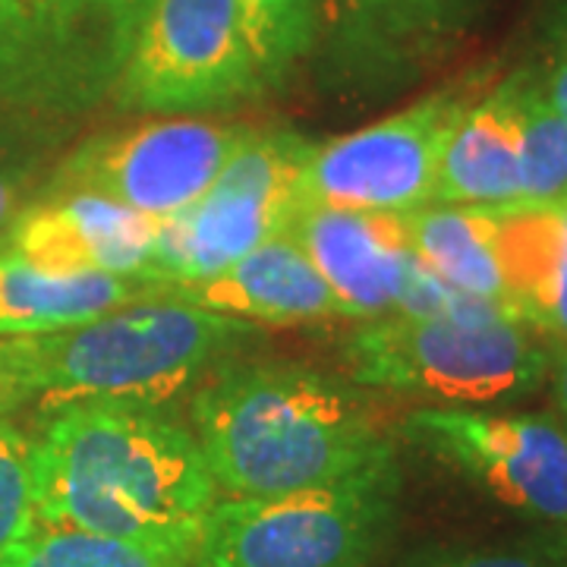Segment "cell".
Masks as SVG:
<instances>
[{"mask_svg":"<svg viewBox=\"0 0 567 567\" xmlns=\"http://www.w3.org/2000/svg\"><path fill=\"white\" fill-rule=\"evenodd\" d=\"M567 193V117L520 66V199L555 203Z\"/></svg>","mask_w":567,"mask_h":567,"instance_id":"22","label":"cell"},{"mask_svg":"<svg viewBox=\"0 0 567 567\" xmlns=\"http://www.w3.org/2000/svg\"><path fill=\"white\" fill-rule=\"evenodd\" d=\"M561 203H567V193H565V199H561Z\"/></svg>","mask_w":567,"mask_h":567,"instance_id":"30","label":"cell"},{"mask_svg":"<svg viewBox=\"0 0 567 567\" xmlns=\"http://www.w3.org/2000/svg\"><path fill=\"white\" fill-rule=\"evenodd\" d=\"M158 221L92 193H48L22 212L3 252L66 271L142 278ZM145 281V278H142Z\"/></svg>","mask_w":567,"mask_h":567,"instance_id":"14","label":"cell"},{"mask_svg":"<svg viewBox=\"0 0 567 567\" xmlns=\"http://www.w3.org/2000/svg\"><path fill=\"white\" fill-rule=\"evenodd\" d=\"M486 92L483 80L445 85L404 111L319 142L297 177V205H334L406 215L432 203L445 145L466 107Z\"/></svg>","mask_w":567,"mask_h":567,"instance_id":"9","label":"cell"},{"mask_svg":"<svg viewBox=\"0 0 567 567\" xmlns=\"http://www.w3.org/2000/svg\"><path fill=\"white\" fill-rule=\"evenodd\" d=\"M480 0H322L324 61L357 82H388L416 70L464 32Z\"/></svg>","mask_w":567,"mask_h":567,"instance_id":"13","label":"cell"},{"mask_svg":"<svg viewBox=\"0 0 567 567\" xmlns=\"http://www.w3.org/2000/svg\"><path fill=\"white\" fill-rule=\"evenodd\" d=\"M316 145L297 130H256L196 203L158 221L142 278L162 287L203 281L284 234Z\"/></svg>","mask_w":567,"mask_h":567,"instance_id":"7","label":"cell"},{"mask_svg":"<svg viewBox=\"0 0 567 567\" xmlns=\"http://www.w3.org/2000/svg\"><path fill=\"white\" fill-rule=\"evenodd\" d=\"M495 249L514 319L567 341V203L492 205Z\"/></svg>","mask_w":567,"mask_h":567,"instance_id":"16","label":"cell"},{"mask_svg":"<svg viewBox=\"0 0 567 567\" xmlns=\"http://www.w3.org/2000/svg\"><path fill=\"white\" fill-rule=\"evenodd\" d=\"M555 406L561 413V423L567 425V341L558 363H555Z\"/></svg>","mask_w":567,"mask_h":567,"instance_id":"28","label":"cell"},{"mask_svg":"<svg viewBox=\"0 0 567 567\" xmlns=\"http://www.w3.org/2000/svg\"><path fill=\"white\" fill-rule=\"evenodd\" d=\"M152 297H167V290L142 278L44 268L0 252V316L32 334L92 322L111 309Z\"/></svg>","mask_w":567,"mask_h":567,"instance_id":"18","label":"cell"},{"mask_svg":"<svg viewBox=\"0 0 567 567\" xmlns=\"http://www.w3.org/2000/svg\"><path fill=\"white\" fill-rule=\"evenodd\" d=\"M152 0H0V107L80 117L114 95Z\"/></svg>","mask_w":567,"mask_h":567,"instance_id":"6","label":"cell"},{"mask_svg":"<svg viewBox=\"0 0 567 567\" xmlns=\"http://www.w3.org/2000/svg\"><path fill=\"white\" fill-rule=\"evenodd\" d=\"M520 199V70L466 107L445 145L432 203L505 205Z\"/></svg>","mask_w":567,"mask_h":567,"instance_id":"17","label":"cell"},{"mask_svg":"<svg viewBox=\"0 0 567 567\" xmlns=\"http://www.w3.org/2000/svg\"><path fill=\"white\" fill-rule=\"evenodd\" d=\"M398 517V457L331 486L218 498L189 567H372Z\"/></svg>","mask_w":567,"mask_h":567,"instance_id":"4","label":"cell"},{"mask_svg":"<svg viewBox=\"0 0 567 567\" xmlns=\"http://www.w3.org/2000/svg\"><path fill=\"white\" fill-rule=\"evenodd\" d=\"M256 341H262V324L152 297L58 331L0 334V357L39 410L82 398L167 404Z\"/></svg>","mask_w":567,"mask_h":567,"instance_id":"3","label":"cell"},{"mask_svg":"<svg viewBox=\"0 0 567 567\" xmlns=\"http://www.w3.org/2000/svg\"><path fill=\"white\" fill-rule=\"evenodd\" d=\"M0 334H32V331H25L22 324L10 322L7 316H0Z\"/></svg>","mask_w":567,"mask_h":567,"instance_id":"29","label":"cell"},{"mask_svg":"<svg viewBox=\"0 0 567 567\" xmlns=\"http://www.w3.org/2000/svg\"><path fill=\"white\" fill-rule=\"evenodd\" d=\"M25 404H32V391L0 357V416H13Z\"/></svg>","mask_w":567,"mask_h":567,"instance_id":"27","label":"cell"},{"mask_svg":"<svg viewBox=\"0 0 567 567\" xmlns=\"http://www.w3.org/2000/svg\"><path fill=\"white\" fill-rule=\"evenodd\" d=\"M284 234L316 265L350 319L369 322L398 312L416 265L404 215L297 205Z\"/></svg>","mask_w":567,"mask_h":567,"instance_id":"12","label":"cell"},{"mask_svg":"<svg viewBox=\"0 0 567 567\" xmlns=\"http://www.w3.org/2000/svg\"><path fill=\"white\" fill-rule=\"evenodd\" d=\"M189 429L230 498L331 486L398 457L353 388L300 363H224L196 385Z\"/></svg>","mask_w":567,"mask_h":567,"instance_id":"2","label":"cell"},{"mask_svg":"<svg viewBox=\"0 0 567 567\" xmlns=\"http://www.w3.org/2000/svg\"><path fill=\"white\" fill-rule=\"evenodd\" d=\"M404 224L413 252L429 271L457 290L507 306L492 205L429 203L406 212Z\"/></svg>","mask_w":567,"mask_h":567,"instance_id":"19","label":"cell"},{"mask_svg":"<svg viewBox=\"0 0 567 567\" xmlns=\"http://www.w3.org/2000/svg\"><path fill=\"white\" fill-rule=\"evenodd\" d=\"M252 136L249 123L208 117H158L111 130L66 152L39 196L92 193L164 221L196 203Z\"/></svg>","mask_w":567,"mask_h":567,"instance_id":"10","label":"cell"},{"mask_svg":"<svg viewBox=\"0 0 567 567\" xmlns=\"http://www.w3.org/2000/svg\"><path fill=\"white\" fill-rule=\"evenodd\" d=\"M167 297L256 324H303L350 319L316 265L287 234L249 249L224 271L193 284L164 287Z\"/></svg>","mask_w":567,"mask_h":567,"instance_id":"15","label":"cell"},{"mask_svg":"<svg viewBox=\"0 0 567 567\" xmlns=\"http://www.w3.org/2000/svg\"><path fill=\"white\" fill-rule=\"evenodd\" d=\"M35 520L89 529L193 565L218 502L199 442L167 404L82 398L39 410Z\"/></svg>","mask_w":567,"mask_h":567,"instance_id":"1","label":"cell"},{"mask_svg":"<svg viewBox=\"0 0 567 567\" xmlns=\"http://www.w3.org/2000/svg\"><path fill=\"white\" fill-rule=\"evenodd\" d=\"M546 99L567 117V0H555L543 20L539 63L529 66Z\"/></svg>","mask_w":567,"mask_h":567,"instance_id":"26","label":"cell"},{"mask_svg":"<svg viewBox=\"0 0 567 567\" xmlns=\"http://www.w3.org/2000/svg\"><path fill=\"white\" fill-rule=\"evenodd\" d=\"M61 158V130L54 123L0 107V252Z\"/></svg>","mask_w":567,"mask_h":567,"instance_id":"20","label":"cell"},{"mask_svg":"<svg viewBox=\"0 0 567 567\" xmlns=\"http://www.w3.org/2000/svg\"><path fill=\"white\" fill-rule=\"evenodd\" d=\"M35 524L32 435L0 416V558Z\"/></svg>","mask_w":567,"mask_h":567,"instance_id":"25","label":"cell"},{"mask_svg":"<svg viewBox=\"0 0 567 567\" xmlns=\"http://www.w3.org/2000/svg\"><path fill=\"white\" fill-rule=\"evenodd\" d=\"M265 92L237 0H152L114 99L123 111L189 117Z\"/></svg>","mask_w":567,"mask_h":567,"instance_id":"8","label":"cell"},{"mask_svg":"<svg viewBox=\"0 0 567 567\" xmlns=\"http://www.w3.org/2000/svg\"><path fill=\"white\" fill-rule=\"evenodd\" d=\"M341 357L357 385L454 406L524 398L546 382L551 365V353L527 324H464L429 316L360 322L344 338Z\"/></svg>","mask_w":567,"mask_h":567,"instance_id":"5","label":"cell"},{"mask_svg":"<svg viewBox=\"0 0 567 567\" xmlns=\"http://www.w3.org/2000/svg\"><path fill=\"white\" fill-rule=\"evenodd\" d=\"M0 567H189L155 548L89 529L35 520Z\"/></svg>","mask_w":567,"mask_h":567,"instance_id":"21","label":"cell"},{"mask_svg":"<svg viewBox=\"0 0 567 567\" xmlns=\"http://www.w3.org/2000/svg\"><path fill=\"white\" fill-rule=\"evenodd\" d=\"M394 567H567V527L555 524L486 546H425Z\"/></svg>","mask_w":567,"mask_h":567,"instance_id":"24","label":"cell"},{"mask_svg":"<svg viewBox=\"0 0 567 567\" xmlns=\"http://www.w3.org/2000/svg\"><path fill=\"white\" fill-rule=\"evenodd\" d=\"M246 35L256 51L265 89H275L303 61L319 32L322 0H237Z\"/></svg>","mask_w":567,"mask_h":567,"instance_id":"23","label":"cell"},{"mask_svg":"<svg viewBox=\"0 0 567 567\" xmlns=\"http://www.w3.org/2000/svg\"><path fill=\"white\" fill-rule=\"evenodd\" d=\"M398 435L495 502L567 527V425L543 413L432 404L410 410Z\"/></svg>","mask_w":567,"mask_h":567,"instance_id":"11","label":"cell"}]
</instances>
